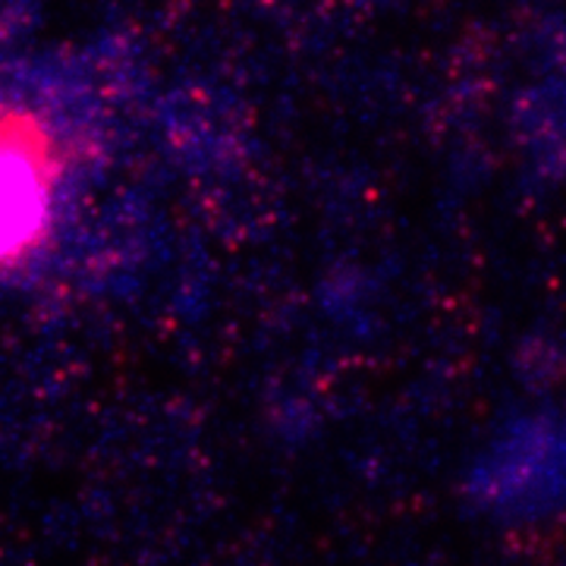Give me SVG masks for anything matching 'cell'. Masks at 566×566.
Returning a JSON list of instances; mask_svg holds the SVG:
<instances>
[{
    "label": "cell",
    "mask_w": 566,
    "mask_h": 566,
    "mask_svg": "<svg viewBox=\"0 0 566 566\" xmlns=\"http://www.w3.org/2000/svg\"><path fill=\"white\" fill-rule=\"evenodd\" d=\"M44 158L25 148V129L0 126V259L17 255L35 237L48 211Z\"/></svg>",
    "instance_id": "1"
}]
</instances>
